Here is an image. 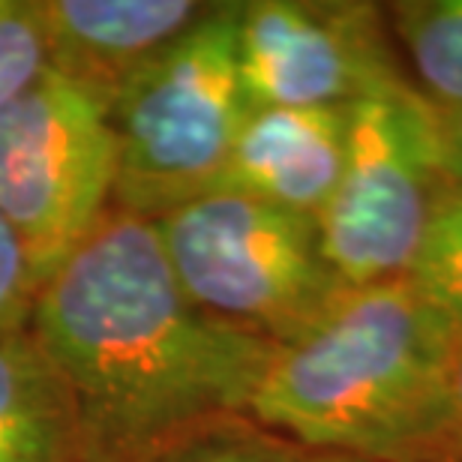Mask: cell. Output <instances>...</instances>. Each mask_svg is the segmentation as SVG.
Returning a JSON list of instances; mask_svg holds the SVG:
<instances>
[{"instance_id": "cell-1", "label": "cell", "mask_w": 462, "mask_h": 462, "mask_svg": "<svg viewBox=\"0 0 462 462\" xmlns=\"http://www.w3.org/2000/svg\"><path fill=\"white\" fill-rule=\"evenodd\" d=\"M27 330L76 402L85 462H151L249 405L276 348L210 319L153 223L112 208L36 289Z\"/></svg>"}, {"instance_id": "cell-2", "label": "cell", "mask_w": 462, "mask_h": 462, "mask_svg": "<svg viewBox=\"0 0 462 462\" xmlns=\"http://www.w3.org/2000/svg\"><path fill=\"white\" fill-rule=\"evenodd\" d=\"M462 337L409 280L348 289L276 348L249 420L312 457L462 462Z\"/></svg>"}, {"instance_id": "cell-3", "label": "cell", "mask_w": 462, "mask_h": 462, "mask_svg": "<svg viewBox=\"0 0 462 462\" xmlns=\"http://www.w3.org/2000/svg\"><path fill=\"white\" fill-rule=\"evenodd\" d=\"M237 6L210 4L108 108L124 214L156 219L214 189L253 112L237 69Z\"/></svg>"}, {"instance_id": "cell-4", "label": "cell", "mask_w": 462, "mask_h": 462, "mask_svg": "<svg viewBox=\"0 0 462 462\" xmlns=\"http://www.w3.org/2000/svg\"><path fill=\"white\" fill-rule=\"evenodd\" d=\"M151 223L183 294L273 348L300 339L348 291L321 253L312 217L208 192Z\"/></svg>"}, {"instance_id": "cell-5", "label": "cell", "mask_w": 462, "mask_h": 462, "mask_svg": "<svg viewBox=\"0 0 462 462\" xmlns=\"http://www.w3.org/2000/svg\"><path fill=\"white\" fill-rule=\"evenodd\" d=\"M445 174L436 112L409 81L348 106L346 156L316 217L321 253L348 289L405 280Z\"/></svg>"}, {"instance_id": "cell-6", "label": "cell", "mask_w": 462, "mask_h": 462, "mask_svg": "<svg viewBox=\"0 0 462 462\" xmlns=\"http://www.w3.org/2000/svg\"><path fill=\"white\" fill-rule=\"evenodd\" d=\"M108 112L42 72L0 106V219L18 237L36 289L115 208Z\"/></svg>"}, {"instance_id": "cell-7", "label": "cell", "mask_w": 462, "mask_h": 462, "mask_svg": "<svg viewBox=\"0 0 462 462\" xmlns=\"http://www.w3.org/2000/svg\"><path fill=\"white\" fill-rule=\"evenodd\" d=\"M237 69L249 108H348L405 81L387 15L339 0L240 4Z\"/></svg>"}, {"instance_id": "cell-8", "label": "cell", "mask_w": 462, "mask_h": 462, "mask_svg": "<svg viewBox=\"0 0 462 462\" xmlns=\"http://www.w3.org/2000/svg\"><path fill=\"white\" fill-rule=\"evenodd\" d=\"M45 72L106 112L126 85L189 31L210 4L196 0H31Z\"/></svg>"}, {"instance_id": "cell-9", "label": "cell", "mask_w": 462, "mask_h": 462, "mask_svg": "<svg viewBox=\"0 0 462 462\" xmlns=\"http://www.w3.org/2000/svg\"><path fill=\"white\" fill-rule=\"evenodd\" d=\"M346 124L348 108H253L210 192L316 219L343 169Z\"/></svg>"}, {"instance_id": "cell-10", "label": "cell", "mask_w": 462, "mask_h": 462, "mask_svg": "<svg viewBox=\"0 0 462 462\" xmlns=\"http://www.w3.org/2000/svg\"><path fill=\"white\" fill-rule=\"evenodd\" d=\"M0 462H85L76 402L27 325L0 334Z\"/></svg>"}, {"instance_id": "cell-11", "label": "cell", "mask_w": 462, "mask_h": 462, "mask_svg": "<svg viewBox=\"0 0 462 462\" xmlns=\"http://www.w3.org/2000/svg\"><path fill=\"white\" fill-rule=\"evenodd\" d=\"M420 94L436 108L462 106V0H402L387 9Z\"/></svg>"}, {"instance_id": "cell-12", "label": "cell", "mask_w": 462, "mask_h": 462, "mask_svg": "<svg viewBox=\"0 0 462 462\" xmlns=\"http://www.w3.org/2000/svg\"><path fill=\"white\" fill-rule=\"evenodd\" d=\"M405 280L462 337V187L459 183L445 180V187H441Z\"/></svg>"}, {"instance_id": "cell-13", "label": "cell", "mask_w": 462, "mask_h": 462, "mask_svg": "<svg viewBox=\"0 0 462 462\" xmlns=\"http://www.w3.org/2000/svg\"><path fill=\"white\" fill-rule=\"evenodd\" d=\"M316 457L300 450L249 418L223 420L169 448L151 462H312Z\"/></svg>"}, {"instance_id": "cell-14", "label": "cell", "mask_w": 462, "mask_h": 462, "mask_svg": "<svg viewBox=\"0 0 462 462\" xmlns=\"http://www.w3.org/2000/svg\"><path fill=\"white\" fill-rule=\"evenodd\" d=\"M45 72L42 36L31 0H0V106Z\"/></svg>"}, {"instance_id": "cell-15", "label": "cell", "mask_w": 462, "mask_h": 462, "mask_svg": "<svg viewBox=\"0 0 462 462\" xmlns=\"http://www.w3.org/2000/svg\"><path fill=\"white\" fill-rule=\"evenodd\" d=\"M36 276L18 237L0 219V334L18 330L31 319Z\"/></svg>"}, {"instance_id": "cell-16", "label": "cell", "mask_w": 462, "mask_h": 462, "mask_svg": "<svg viewBox=\"0 0 462 462\" xmlns=\"http://www.w3.org/2000/svg\"><path fill=\"white\" fill-rule=\"evenodd\" d=\"M436 147L439 169L448 183L462 187V106L459 108H436Z\"/></svg>"}, {"instance_id": "cell-17", "label": "cell", "mask_w": 462, "mask_h": 462, "mask_svg": "<svg viewBox=\"0 0 462 462\" xmlns=\"http://www.w3.org/2000/svg\"><path fill=\"white\" fill-rule=\"evenodd\" d=\"M457 391H459V405H462V348H459V360H457Z\"/></svg>"}, {"instance_id": "cell-18", "label": "cell", "mask_w": 462, "mask_h": 462, "mask_svg": "<svg viewBox=\"0 0 462 462\" xmlns=\"http://www.w3.org/2000/svg\"><path fill=\"white\" fill-rule=\"evenodd\" d=\"M312 462H355V459H346V457H316Z\"/></svg>"}]
</instances>
